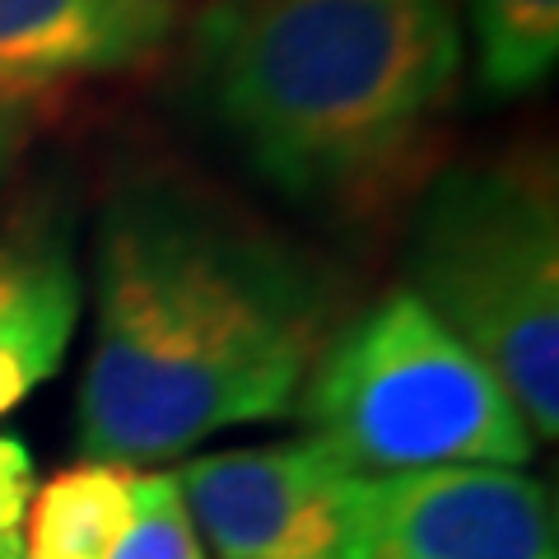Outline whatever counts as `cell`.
<instances>
[{"instance_id": "obj_1", "label": "cell", "mask_w": 559, "mask_h": 559, "mask_svg": "<svg viewBox=\"0 0 559 559\" xmlns=\"http://www.w3.org/2000/svg\"><path fill=\"white\" fill-rule=\"evenodd\" d=\"M84 462L145 466L299 411L341 289L322 261L168 173L121 178L94 219Z\"/></svg>"}, {"instance_id": "obj_2", "label": "cell", "mask_w": 559, "mask_h": 559, "mask_svg": "<svg viewBox=\"0 0 559 559\" xmlns=\"http://www.w3.org/2000/svg\"><path fill=\"white\" fill-rule=\"evenodd\" d=\"M462 61L457 0H205L182 98L275 197L359 210L425 154Z\"/></svg>"}, {"instance_id": "obj_3", "label": "cell", "mask_w": 559, "mask_h": 559, "mask_svg": "<svg viewBox=\"0 0 559 559\" xmlns=\"http://www.w3.org/2000/svg\"><path fill=\"white\" fill-rule=\"evenodd\" d=\"M411 294L485 359L532 439L559 433V205L536 159L452 164L415 201Z\"/></svg>"}, {"instance_id": "obj_4", "label": "cell", "mask_w": 559, "mask_h": 559, "mask_svg": "<svg viewBox=\"0 0 559 559\" xmlns=\"http://www.w3.org/2000/svg\"><path fill=\"white\" fill-rule=\"evenodd\" d=\"M308 439L355 476L527 466L536 439L509 388L411 289L341 318L299 392Z\"/></svg>"}, {"instance_id": "obj_5", "label": "cell", "mask_w": 559, "mask_h": 559, "mask_svg": "<svg viewBox=\"0 0 559 559\" xmlns=\"http://www.w3.org/2000/svg\"><path fill=\"white\" fill-rule=\"evenodd\" d=\"M336 559H559L550 489L518 466L359 476Z\"/></svg>"}, {"instance_id": "obj_6", "label": "cell", "mask_w": 559, "mask_h": 559, "mask_svg": "<svg viewBox=\"0 0 559 559\" xmlns=\"http://www.w3.org/2000/svg\"><path fill=\"white\" fill-rule=\"evenodd\" d=\"M349 471L322 439H289L191 457L178 489L215 559H336Z\"/></svg>"}, {"instance_id": "obj_7", "label": "cell", "mask_w": 559, "mask_h": 559, "mask_svg": "<svg viewBox=\"0 0 559 559\" xmlns=\"http://www.w3.org/2000/svg\"><path fill=\"white\" fill-rule=\"evenodd\" d=\"M178 33V0H0V98L127 75Z\"/></svg>"}, {"instance_id": "obj_8", "label": "cell", "mask_w": 559, "mask_h": 559, "mask_svg": "<svg viewBox=\"0 0 559 559\" xmlns=\"http://www.w3.org/2000/svg\"><path fill=\"white\" fill-rule=\"evenodd\" d=\"M80 308L75 224L66 205H33L0 229V415L61 369Z\"/></svg>"}, {"instance_id": "obj_9", "label": "cell", "mask_w": 559, "mask_h": 559, "mask_svg": "<svg viewBox=\"0 0 559 559\" xmlns=\"http://www.w3.org/2000/svg\"><path fill=\"white\" fill-rule=\"evenodd\" d=\"M131 466L80 462L43 480L24 513V559H112L131 527Z\"/></svg>"}, {"instance_id": "obj_10", "label": "cell", "mask_w": 559, "mask_h": 559, "mask_svg": "<svg viewBox=\"0 0 559 559\" xmlns=\"http://www.w3.org/2000/svg\"><path fill=\"white\" fill-rule=\"evenodd\" d=\"M476 80L489 98H522L559 66V0H466Z\"/></svg>"}, {"instance_id": "obj_11", "label": "cell", "mask_w": 559, "mask_h": 559, "mask_svg": "<svg viewBox=\"0 0 559 559\" xmlns=\"http://www.w3.org/2000/svg\"><path fill=\"white\" fill-rule=\"evenodd\" d=\"M112 559H205L197 522L182 503L178 476H168V471L135 476L131 527L112 550Z\"/></svg>"}, {"instance_id": "obj_12", "label": "cell", "mask_w": 559, "mask_h": 559, "mask_svg": "<svg viewBox=\"0 0 559 559\" xmlns=\"http://www.w3.org/2000/svg\"><path fill=\"white\" fill-rule=\"evenodd\" d=\"M33 489H38V471H33L28 443L14 433H0V540H20Z\"/></svg>"}, {"instance_id": "obj_13", "label": "cell", "mask_w": 559, "mask_h": 559, "mask_svg": "<svg viewBox=\"0 0 559 559\" xmlns=\"http://www.w3.org/2000/svg\"><path fill=\"white\" fill-rule=\"evenodd\" d=\"M33 131V112L20 98H0V182L10 178V164L20 159L24 140Z\"/></svg>"}, {"instance_id": "obj_14", "label": "cell", "mask_w": 559, "mask_h": 559, "mask_svg": "<svg viewBox=\"0 0 559 559\" xmlns=\"http://www.w3.org/2000/svg\"><path fill=\"white\" fill-rule=\"evenodd\" d=\"M0 559H24L20 555V540H0Z\"/></svg>"}]
</instances>
